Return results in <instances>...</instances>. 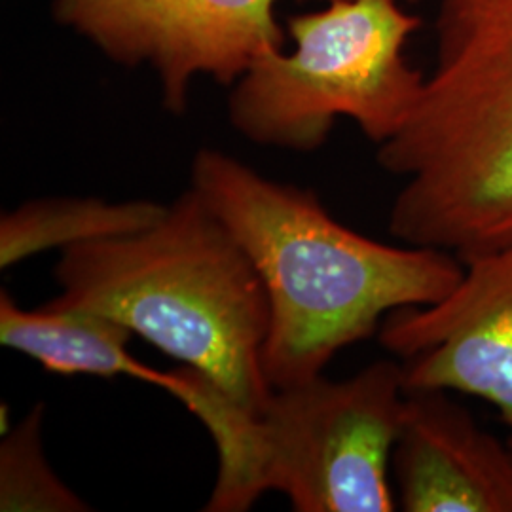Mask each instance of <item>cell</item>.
I'll return each mask as SVG.
<instances>
[{
    "mask_svg": "<svg viewBox=\"0 0 512 512\" xmlns=\"http://www.w3.org/2000/svg\"><path fill=\"white\" fill-rule=\"evenodd\" d=\"M435 304L385 317L380 342L403 359L406 391H446L497 408L512 446V245L461 258Z\"/></svg>",
    "mask_w": 512,
    "mask_h": 512,
    "instance_id": "obj_7",
    "label": "cell"
},
{
    "mask_svg": "<svg viewBox=\"0 0 512 512\" xmlns=\"http://www.w3.org/2000/svg\"><path fill=\"white\" fill-rule=\"evenodd\" d=\"M391 469L406 512H512V446L446 391H406Z\"/></svg>",
    "mask_w": 512,
    "mask_h": 512,
    "instance_id": "obj_8",
    "label": "cell"
},
{
    "mask_svg": "<svg viewBox=\"0 0 512 512\" xmlns=\"http://www.w3.org/2000/svg\"><path fill=\"white\" fill-rule=\"evenodd\" d=\"M165 209L152 200L40 198L21 203L0 219V268L54 249L63 253L82 243L137 234L162 219Z\"/></svg>",
    "mask_w": 512,
    "mask_h": 512,
    "instance_id": "obj_10",
    "label": "cell"
},
{
    "mask_svg": "<svg viewBox=\"0 0 512 512\" xmlns=\"http://www.w3.org/2000/svg\"><path fill=\"white\" fill-rule=\"evenodd\" d=\"M325 2H334V0H325Z\"/></svg>",
    "mask_w": 512,
    "mask_h": 512,
    "instance_id": "obj_12",
    "label": "cell"
},
{
    "mask_svg": "<svg viewBox=\"0 0 512 512\" xmlns=\"http://www.w3.org/2000/svg\"><path fill=\"white\" fill-rule=\"evenodd\" d=\"M421 19L397 0H334L289 19L291 54L260 55L234 84L230 122L262 147L311 152L336 118L382 145L416 107L425 74L404 57Z\"/></svg>",
    "mask_w": 512,
    "mask_h": 512,
    "instance_id": "obj_5",
    "label": "cell"
},
{
    "mask_svg": "<svg viewBox=\"0 0 512 512\" xmlns=\"http://www.w3.org/2000/svg\"><path fill=\"white\" fill-rule=\"evenodd\" d=\"M277 0H55L54 16L112 61L150 65L165 109L181 114L198 74L234 86L283 46Z\"/></svg>",
    "mask_w": 512,
    "mask_h": 512,
    "instance_id": "obj_6",
    "label": "cell"
},
{
    "mask_svg": "<svg viewBox=\"0 0 512 512\" xmlns=\"http://www.w3.org/2000/svg\"><path fill=\"white\" fill-rule=\"evenodd\" d=\"M42 404L0 444V511L82 512L86 501L55 475L42 446Z\"/></svg>",
    "mask_w": 512,
    "mask_h": 512,
    "instance_id": "obj_11",
    "label": "cell"
},
{
    "mask_svg": "<svg viewBox=\"0 0 512 512\" xmlns=\"http://www.w3.org/2000/svg\"><path fill=\"white\" fill-rule=\"evenodd\" d=\"M190 188L238 239L264 285L262 366L274 389L323 376L389 313L439 302L463 275L458 256L366 238L334 219L313 190L272 181L222 150L196 154Z\"/></svg>",
    "mask_w": 512,
    "mask_h": 512,
    "instance_id": "obj_1",
    "label": "cell"
},
{
    "mask_svg": "<svg viewBox=\"0 0 512 512\" xmlns=\"http://www.w3.org/2000/svg\"><path fill=\"white\" fill-rule=\"evenodd\" d=\"M133 336L128 327L95 311L52 302L25 310L6 291L0 294V344L4 348L18 351L59 376H126L169 393L175 374L141 363L129 351Z\"/></svg>",
    "mask_w": 512,
    "mask_h": 512,
    "instance_id": "obj_9",
    "label": "cell"
},
{
    "mask_svg": "<svg viewBox=\"0 0 512 512\" xmlns=\"http://www.w3.org/2000/svg\"><path fill=\"white\" fill-rule=\"evenodd\" d=\"M54 277L52 304L118 321L239 404L258 408L274 391L262 366L270 327L264 285L192 188L137 234L63 251Z\"/></svg>",
    "mask_w": 512,
    "mask_h": 512,
    "instance_id": "obj_2",
    "label": "cell"
},
{
    "mask_svg": "<svg viewBox=\"0 0 512 512\" xmlns=\"http://www.w3.org/2000/svg\"><path fill=\"white\" fill-rule=\"evenodd\" d=\"M437 57L378 162L389 232L461 258L512 245V0H440Z\"/></svg>",
    "mask_w": 512,
    "mask_h": 512,
    "instance_id": "obj_3",
    "label": "cell"
},
{
    "mask_svg": "<svg viewBox=\"0 0 512 512\" xmlns=\"http://www.w3.org/2000/svg\"><path fill=\"white\" fill-rule=\"evenodd\" d=\"M171 391L207 429L217 478L205 511H249L268 492L298 512H391L389 473L406 404L403 363L376 361L346 380L325 374L247 408L194 368Z\"/></svg>",
    "mask_w": 512,
    "mask_h": 512,
    "instance_id": "obj_4",
    "label": "cell"
}]
</instances>
